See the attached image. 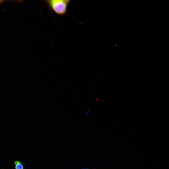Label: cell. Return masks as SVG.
<instances>
[{
	"label": "cell",
	"instance_id": "obj_1",
	"mask_svg": "<svg viewBox=\"0 0 169 169\" xmlns=\"http://www.w3.org/2000/svg\"><path fill=\"white\" fill-rule=\"evenodd\" d=\"M46 1L51 10L57 15L61 16L66 13L70 0H48Z\"/></svg>",
	"mask_w": 169,
	"mask_h": 169
},
{
	"label": "cell",
	"instance_id": "obj_2",
	"mask_svg": "<svg viewBox=\"0 0 169 169\" xmlns=\"http://www.w3.org/2000/svg\"><path fill=\"white\" fill-rule=\"evenodd\" d=\"M15 169H24V166L23 164L20 161H15L14 162Z\"/></svg>",
	"mask_w": 169,
	"mask_h": 169
}]
</instances>
